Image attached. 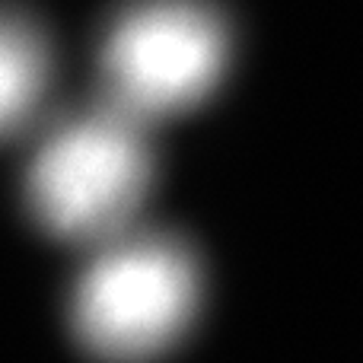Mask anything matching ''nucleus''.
I'll return each mask as SVG.
<instances>
[{
	"mask_svg": "<svg viewBox=\"0 0 363 363\" xmlns=\"http://www.w3.org/2000/svg\"><path fill=\"white\" fill-rule=\"evenodd\" d=\"M147 185V147L138 118L118 106L70 115L32 160L29 201L35 217L64 239L121 236Z\"/></svg>",
	"mask_w": 363,
	"mask_h": 363,
	"instance_id": "obj_1",
	"label": "nucleus"
},
{
	"mask_svg": "<svg viewBox=\"0 0 363 363\" xmlns=\"http://www.w3.org/2000/svg\"><path fill=\"white\" fill-rule=\"evenodd\" d=\"M226 32L201 0H140L115 19L106 38L112 106L131 118L194 102L223 67Z\"/></svg>",
	"mask_w": 363,
	"mask_h": 363,
	"instance_id": "obj_2",
	"label": "nucleus"
},
{
	"mask_svg": "<svg viewBox=\"0 0 363 363\" xmlns=\"http://www.w3.org/2000/svg\"><path fill=\"white\" fill-rule=\"evenodd\" d=\"M48 83V51L23 16L0 10V138L16 131Z\"/></svg>",
	"mask_w": 363,
	"mask_h": 363,
	"instance_id": "obj_4",
	"label": "nucleus"
},
{
	"mask_svg": "<svg viewBox=\"0 0 363 363\" xmlns=\"http://www.w3.org/2000/svg\"><path fill=\"white\" fill-rule=\"evenodd\" d=\"M194 268L163 236H112L77 294V325L93 351L131 360L157 351L188 319Z\"/></svg>",
	"mask_w": 363,
	"mask_h": 363,
	"instance_id": "obj_3",
	"label": "nucleus"
}]
</instances>
